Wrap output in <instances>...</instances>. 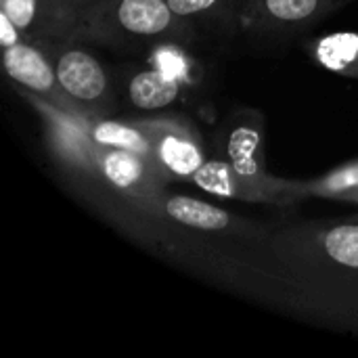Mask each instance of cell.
<instances>
[{
  "mask_svg": "<svg viewBox=\"0 0 358 358\" xmlns=\"http://www.w3.org/2000/svg\"><path fill=\"white\" fill-rule=\"evenodd\" d=\"M149 65L178 80L187 88L195 86L201 76V67L195 57L185 48V42H159L149 48Z\"/></svg>",
  "mask_w": 358,
  "mask_h": 358,
  "instance_id": "cell-16",
  "label": "cell"
},
{
  "mask_svg": "<svg viewBox=\"0 0 358 358\" xmlns=\"http://www.w3.org/2000/svg\"><path fill=\"white\" fill-rule=\"evenodd\" d=\"M168 4L174 15L193 29L197 25L216 31L239 29L243 0H168Z\"/></svg>",
  "mask_w": 358,
  "mask_h": 358,
  "instance_id": "cell-15",
  "label": "cell"
},
{
  "mask_svg": "<svg viewBox=\"0 0 358 358\" xmlns=\"http://www.w3.org/2000/svg\"><path fill=\"white\" fill-rule=\"evenodd\" d=\"M342 201H350V203H358V189L357 191H352V193H348Z\"/></svg>",
  "mask_w": 358,
  "mask_h": 358,
  "instance_id": "cell-20",
  "label": "cell"
},
{
  "mask_svg": "<svg viewBox=\"0 0 358 358\" xmlns=\"http://www.w3.org/2000/svg\"><path fill=\"white\" fill-rule=\"evenodd\" d=\"M187 86L174 78H168L155 67L134 71L126 82V99L134 109L141 111H162L176 105Z\"/></svg>",
  "mask_w": 358,
  "mask_h": 358,
  "instance_id": "cell-12",
  "label": "cell"
},
{
  "mask_svg": "<svg viewBox=\"0 0 358 358\" xmlns=\"http://www.w3.org/2000/svg\"><path fill=\"white\" fill-rule=\"evenodd\" d=\"M277 308L358 336V216L271 222Z\"/></svg>",
  "mask_w": 358,
  "mask_h": 358,
  "instance_id": "cell-2",
  "label": "cell"
},
{
  "mask_svg": "<svg viewBox=\"0 0 358 358\" xmlns=\"http://www.w3.org/2000/svg\"><path fill=\"white\" fill-rule=\"evenodd\" d=\"M191 182L199 187L201 191L210 195H218L224 199H235V201H245V203H262V206H273V199L245 180L237 170L231 168L222 157H208L206 164L193 174Z\"/></svg>",
  "mask_w": 358,
  "mask_h": 358,
  "instance_id": "cell-11",
  "label": "cell"
},
{
  "mask_svg": "<svg viewBox=\"0 0 358 358\" xmlns=\"http://www.w3.org/2000/svg\"><path fill=\"white\" fill-rule=\"evenodd\" d=\"M300 189L304 197H327V199H344L348 193L358 189V159L340 166L338 170L315 178L300 180Z\"/></svg>",
  "mask_w": 358,
  "mask_h": 358,
  "instance_id": "cell-17",
  "label": "cell"
},
{
  "mask_svg": "<svg viewBox=\"0 0 358 358\" xmlns=\"http://www.w3.org/2000/svg\"><path fill=\"white\" fill-rule=\"evenodd\" d=\"M80 124L84 132L90 136V141H94L101 147L134 151L151 157L149 136L138 120H113L107 115L80 113Z\"/></svg>",
  "mask_w": 358,
  "mask_h": 358,
  "instance_id": "cell-13",
  "label": "cell"
},
{
  "mask_svg": "<svg viewBox=\"0 0 358 358\" xmlns=\"http://www.w3.org/2000/svg\"><path fill=\"white\" fill-rule=\"evenodd\" d=\"M21 40H27V38H25V36L21 34V29L10 21V17H8L6 13L0 10V46H2V48H8V46L17 44V42H21Z\"/></svg>",
  "mask_w": 358,
  "mask_h": 358,
  "instance_id": "cell-18",
  "label": "cell"
},
{
  "mask_svg": "<svg viewBox=\"0 0 358 358\" xmlns=\"http://www.w3.org/2000/svg\"><path fill=\"white\" fill-rule=\"evenodd\" d=\"M348 2L352 0H243L239 29L258 38L300 34Z\"/></svg>",
  "mask_w": 358,
  "mask_h": 358,
  "instance_id": "cell-7",
  "label": "cell"
},
{
  "mask_svg": "<svg viewBox=\"0 0 358 358\" xmlns=\"http://www.w3.org/2000/svg\"><path fill=\"white\" fill-rule=\"evenodd\" d=\"M266 126L264 117L256 109L235 111L220 136L218 157L231 164L245 180L262 189L277 208H292L300 199H306L300 180L277 178L266 170Z\"/></svg>",
  "mask_w": 358,
  "mask_h": 358,
  "instance_id": "cell-5",
  "label": "cell"
},
{
  "mask_svg": "<svg viewBox=\"0 0 358 358\" xmlns=\"http://www.w3.org/2000/svg\"><path fill=\"white\" fill-rule=\"evenodd\" d=\"M48 2L55 4L57 8H61L63 13L76 17L78 23H80V17L84 15V10H88L96 0H48Z\"/></svg>",
  "mask_w": 358,
  "mask_h": 358,
  "instance_id": "cell-19",
  "label": "cell"
},
{
  "mask_svg": "<svg viewBox=\"0 0 358 358\" xmlns=\"http://www.w3.org/2000/svg\"><path fill=\"white\" fill-rule=\"evenodd\" d=\"M310 59L327 71L358 80V31H334L306 44Z\"/></svg>",
  "mask_w": 358,
  "mask_h": 358,
  "instance_id": "cell-14",
  "label": "cell"
},
{
  "mask_svg": "<svg viewBox=\"0 0 358 358\" xmlns=\"http://www.w3.org/2000/svg\"><path fill=\"white\" fill-rule=\"evenodd\" d=\"M52 59L59 84L71 105L90 115H107L113 105V86L101 61L82 46V40H63L42 46Z\"/></svg>",
  "mask_w": 358,
  "mask_h": 358,
  "instance_id": "cell-6",
  "label": "cell"
},
{
  "mask_svg": "<svg viewBox=\"0 0 358 358\" xmlns=\"http://www.w3.org/2000/svg\"><path fill=\"white\" fill-rule=\"evenodd\" d=\"M0 10L10 17L29 42L40 46L78 40V19L48 0H0Z\"/></svg>",
  "mask_w": 358,
  "mask_h": 358,
  "instance_id": "cell-10",
  "label": "cell"
},
{
  "mask_svg": "<svg viewBox=\"0 0 358 358\" xmlns=\"http://www.w3.org/2000/svg\"><path fill=\"white\" fill-rule=\"evenodd\" d=\"M195 29L178 19L168 0H96L78 25V40L109 46L151 48L159 42H189Z\"/></svg>",
  "mask_w": 358,
  "mask_h": 358,
  "instance_id": "cell-4",
  "label": "cell"
},
{
  "mask_svg": "<svg viewBox=\"0 0 358 358\" xmlns=\"http://www.w3.org/2000/svg\"><path fill=\"white\" fill-rule=\"evenodd\" d=\"M149 136L151 159L168 174L170 180H191L206 164L208 155L195 126L182 117L159 115L138 120Z\"/></svg>",
  "mask_w": 358,
  "mask_h": 358,
  "instance_id": "cell-8",
  "label": "cell"
},
{
  "mask_svg": "<svg viewBox=\"0 0 358 358\" xmlns=\"http://www.w3.org/2000/svg\"><path fill=\"white\" fill-rule=\"evenodd\" d=\"M19 94L40 117L46 147L69 187L113 227H124L134 201L168 189V174L151 157L90 141L80 124L82 111L59 109L27 90Z\"/></svg>",
  "mask_w": 358,
  "mask_h": 358,
  "instance_id": "cell-3",
  "label": "cell"
},
{
  "mask_svg": "<svg viewBox=\"0 0 358 358\" xmlns=\"http://www.w3.org/2000/svg\"><path fill=\"white\" fill-rule=\"evenodd\" d=\"M2 63H4L6 76L21 90H27L57 105L59 109L78 111L59 84L52 59L40 44L21 40L8 48H2Z\"/></svg>",
  "mask_w": 358,
  "mask_h": 358,
  "instance_id": "cell-9",
  "label": "cell"
},
{
  "mask_svg": "<svg viewBox=\"0 0 358 358\" xmlns=\"http://www.w3.org/2000/svg\"><path fill=\"white\" fill-rule=\"evenodd\" d=\"M122 233L193 275L277 308L271 222L166 189L134 201Z\"/></svg>",
  "mask_w": 358,
  "mask_h": 358,
  "instance_id": "cell-1",
  "label": "cell"
}]
</instances>
